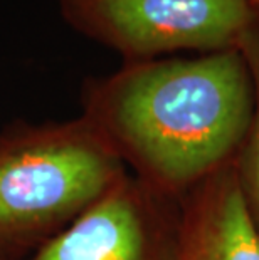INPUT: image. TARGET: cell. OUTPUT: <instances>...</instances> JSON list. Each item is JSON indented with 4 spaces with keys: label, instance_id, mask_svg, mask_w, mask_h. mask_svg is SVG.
<instances>
[{
    "label": "cell",
    "instance_id": "obj_3",
    "mask_svg": "<svg viewBox=\"0 0 259 260\" xmlns=\"http://www.w3.org/2000/svg\"><path fill=\"white\" fill-rule=\"evenodd\" d=\"M59 5L71 29L118 52L125 62L239 49L259 20L249 0H59Z\"/></svg>",
    "mask_w": 259,
    "mask_h": 260
},
{
    "label": "cell",
    "instance_id": "obj_2",
    "mask_svg": "<svg viewBox=\"0 0 259 260\" xmlns=\"http://www.w3.org/2000/svg\"><path fill=\"white\" fill-rule=\"evenodd\" d=\"M86 118L19 124L0 135V260L36 252L125 178Z\"/></svg>",
    "mask_w": 259,
    "mask_h": 260
},
{
    "label": "cell",
    "instance_id": "obj_4",
    "mask_svg": "<svg viewBox=\"0 0 259 260\" xmlns=\"http://www.w3.org/2000/svg\"><path fill=\"white\" fill-rule=\"evenodd\" d=\"M179 208L128 173L54 239L17 260H172Z\"/></svg>",
    "mask_w": 259,
    "mask_h": 260
},
{
    "label": "cell",
    "instance_id": "obj_6",
    "mask_svg": "<svg viewBox=\"0 0 259 260\" xmlns=\"http://www.w3.org/2000/svg\"><path fill=\"white\" fill-rule=\"evenodd\" d=\"M239 49L244 54L254 79L256 109L244 145L234 159V170L247 213L259 232V20L247 32Z\"/></svg>",
    "mask_w": 259,
    "mask_h": 260
},
{
    "label": "cell",
    "instance_id": "obj_5",
    "mask_svg": "<svg viewBox=\"0 0 259 260\" xmlns=\"http://www.w3.org/2000/svg\"><path fill=\"white\" fill-rule=\"evenodd\" d=\"M172 260H259V232L247 213L234 163L179 202Z\"/></svg>",
    "mask_w": 259,
    "mask_h": 260
},
{
    "label": "cell",
    "instance_id": "obj_7",
    "mask_svg": "<svg viewBox=\"0 0 259 260\" xmlns=\"http://www.w3.org/2000/svg\"><path fill=\"white\" fill-rule=\"evenodd\" d=\"M249 2L254 5V7L257 9V12H259V0H249Z\"/></svg>",
    "mask_w": 259,
    "mask_h": 260
},
{
    "label": "cell",
    "instance_id": "obj_1",
    "mask_svg": "<svg viewBox=\"0 0 259 260\" xmlns=\"http://www.w3.org/2000/svg\"><path fill=\"white\" fill-rule=\"evenodd\" d=\"M82 118L126 170L180 202L234 163L251 129L256 89L241 49L125 62L88 79Z\"/></svg>",
    "mask_w": 259,
    "mask_h": 260
}]
</instances>
